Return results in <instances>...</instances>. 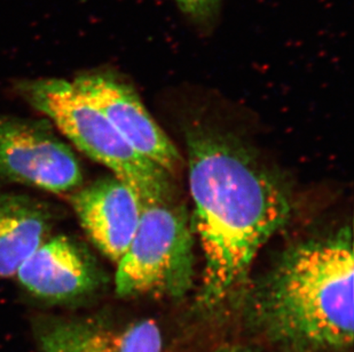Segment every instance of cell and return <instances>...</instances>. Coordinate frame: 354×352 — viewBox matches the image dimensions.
<instances>
[{"instance_id":"cell-1","label":"cell","mask_w":354,"mask_h":352,"mask_svg":"<svg viewBox=\"0 0 354 352\" xmlns=\"http://www.w3.org/2000/svg\"><path fill=\"white\" fill-rule=\"evenodd\" d=\"M186 142L193 231L204 257L198 301L212 309L243 297L251 264L287 223L291 204L280 181L234 140L196 128Z\"/></svg>"},{"instance_id":"cell-2","label":"cell","mask_w":354,"mask_h":352,"mask_svg":"<svg viewBox=\"0 0 354 352\" xmlns=\"http://www.w3.org/2000/svg\"><path fill=\"white\" fill-rule=\"evenodd\" d=\"M353 238L348 226L298 243L245 289L248 320L291 351H338L353 343Z\"/></svg>"},{"instance_id":"cell-3","label":"cell","mask_w":354,"mask_h":352,"mask_svg":"<svg viewBox=\"0 0 354 352\" xmlns=\"http://www.w3.org/2000/svg\"><path fill=\"white\" fill-rule=\"evenodd\" d=\"M21 93L84 155L133 188L142 202L172 199L170 174L132 149L74 81L34 80L24 83Z\"/></svg>"},{"instance_id":"cell-4","label":"cell","mask_w":354,"mask_h":352,"mask_svg":"<svg viewBox=\"0 0 354 352\" xmlns=\"http://www.w3.org/2000/svg\"><path fill=\"white\" fill-rule=\"evenodd\" d=\"M194 280V231L172 199L144 202L137 233L118 262V295L180 297Z\"/></svg>"},{"instance_id":"cell-5","label":"cell","mask_w":354,"mask_h":352,"mask_svg":"<svg viewBox=\"0 0 354 352\" xmlns=\"http://www.w3.org/2000/svg\"><path fill=\"white\" fill-rule=\"evenodd\" d=\"M0 176L54 193L83 183L77 157L41 120L0 118Z\"/></svg>"},{"instance_id":"cell-6","label":"cell","mask_w":354,"mask_h":352,"mask_svg":"<svg viewBox=\"0 0 354 352\" xmlns=\"http://www.w3.org/2000/svg\"><path fill=\"white\" fill-rule=\"evenodd\" d=\"M73 81L107 117L132 149L170 175L177 173L183 165L180 153L132 87L107 73H87Z\"/></svg>"},{"instance_id":"cell-7","label":"cell","mask_w":354,"mask_h":352,"mask_svg":"<svg viewBox=\"0 0 354 352\" xmlns=\"http://www.w3.org/2000/svg\"><path fill=\"white\" fill-rule=\"evenodd\" d=\"M17 276L32 295L57 303L93 295L104 282L91 253L66 236L45 240L19 266Z\"/></svg>"},{"instance_id":"cell-8","label":"cell","mask_w":354,"mask_h":352,"mask_svg":"<svg viewBox=\"0 0 354 352\" xmlns=\"http://www.w3.org/2000/svg\"><path fill=\"white\" fill-rule=\"evenodd\" d=\"M38 352H162L163 335L156 322H115L104 317L57 318L35 322Z\"/></svg>"},{"instance_id":"cell-9","label":"cell","mask_w":354,"mask_h":352,"mask_svg":"<svg viewBox=\"0 0 354 352\" xmlns=\"http://www.w3.org/2000/svg\"><path fill=\"white\" fill-rule=\"evenodd\" d=\"M71 204L94 246L118 263L140 222L144 202L136 190L113 175L78 188Z\"/></svg>"},{"instance_id":"cell-10","label":"cell","mask_w":354,"mask_h":352,"mask_svg":"<svg viewBox=\"0 0 354 352\" xmlns=\"http://www.w3.org/2000/svg\"><path fill=\"white\" fill-rule=\"evenodd\" d=\"M53 215L28 197L0 193V277L8 278L48 239Z\"/></svg>"},{"instance_id":"cell-11","label":"cell","mask_w":354,"mask_h":352,"mask_svg":"<svg viewBox=\"0 0 354 352\" xmlns=\"http://www.w3.org/2000/svg\"><path fill=\"white\" fill-rule=\"evenodd\" d=\"M188 17L196 21H207L217 12L221 0H176Z\"/></svg>"},{"instance_id":"cell-12","label":"cell","mask_w":354,"mask_h":352,"mask_svg":"<svg viewBox=\"0 0 354 352\" xmlns=\"http://www.w3.org/2000/svg\"><path fill=\"white\" fill-rule=\"evenodd\" d=\"M214 352H261L257 351V350L249 349V348H245V346H223V348H219V349L216 350ZM289 352H297V351H289Z\"/></svg>"}]
</instances>
